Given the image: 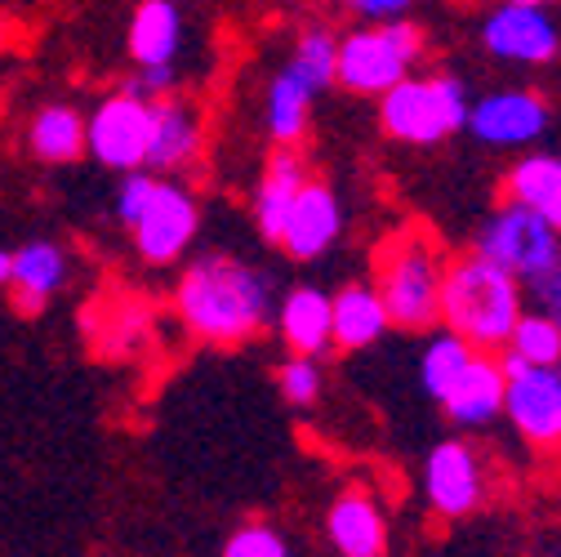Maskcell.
Instances as JSON below:
<instances>
[{
  "instance_id": "cell-20",
  "label": "cell",
  "mask_w": 561,
  "mask_h": 557,
  "mask_svg": "<svg viewBox=\"0 0 561 557\" xmlns=\"http://www.w3.org/2000/svg\"><path fill=\"white\" fill-rule=\"evenodd\" d=\"M183 49V14L174 0H138L129 19V58L138 67L174 62Z\"/></svg>"
},
{
  "instance_id": "cell-19",
  "label": "cell",
  "mask_w": 561,
  "mask_h": 557,
  "mask_svg": "<svg viewBox=\"0 0 561 557\" xmlns=\"http://www.w3.org/2000/svg\"><path fill=\"white\" fill-rule=\"evenodd\" d=\"M325 535H330L334 553H343V557H379L388 548V522L375 509V500L362 491H347L330 504Z\"/></svg>"
},
{
  "instance_id": "cell-24",
  "label": "cell",
  "mask_w": 561,
  "mask_h": 557,
  "mask_svg": "<svg viewBox=\"0 0 561 557\" xmlns=\"http://www.w3.org/2000/svg\"><path fill=\"white\" fill-rule=\"evenodd\" d=\"M508 201L530 205L535 215H543L561 232V157H548V152L522 157L508 174Z\"/></svg>"
},
{
  "instance_id": "cell-29",
  "label": "cell",
  "mask_w": 561,
  "mask_h": 557,
  "mask_svg": "<svg viewBox=\"0 0 561 557\" xmlns=\"http://www.w3.org/2000/svg\"><path fill=\"white\" fill-rule=\"evenodd\" d=\"M276 379H280V393H286V401H295V406H312L321 397V366H317V357L295 353L286 366H280Z\"/></svg>"
},
{
  "instance_id": "cell-4",
  "label": "cell",
  "mask_w": 561,
  "mask_h": 557,
  "mask_svg": "<svg viewBox=\"0 0 561 557\" xmlns=\"http://www.w3.org/2000/svg\"><path fill=\"white\" fill-rule=\"evenodd\" d=\"M468 90L455 77H428V81H397L392 90L379 94V121L397 144L410 148H433L442 138H450L455 129L468 125Z\"/></svg>"
},
{
  "instance_id": "cell-14",
  "label": "cell",
  "mask_w": 561,
  "mask_h": 557,
  "mask_svg": "<svg viewBox=\"0 0 561 557\" xmlns=\"http://www.w3.org/2000/svg\"><path fill=\"white\" fill-rule=\"evenodd\" d=\"M504 393H508L504 362L485 357L477 348L472 362L463 366V375L455 379V388L442 397V410H446V420L459 424V429H481V424L495 420V414H504Z\"/></svg>"
},
{
  "instance_id": "cell-1",
  "label": "cell",
  "mask_w": 561,
  "mask_h": 557,
  "mask_svg": "<svg viewBox=\"0 0 561 557\" xmlns=\"http://www.w3.org/2000/svg\"><path fill=\"white\" fill-rule=\"evenodd\" d=\"M179 317L205 343H245L272 321V276L232 254H201L179 276Z\"/></svg>"
},
{
  "instance_id": "cell-17",
  "label": "cell",
  "mask_w": 561,
  "mask_h": 557,
  "mask_svg": "<svg viewBox=\"0 0 561 557\" xmlns=\"http://www.w3.org/2000/svg\"><path fill=\"white\" fill-rule=\"evenodd\" d=\"M276 326H280V339L290 343V353L321 357L334 348V299L317 286H295L280 299Z\"/></svg>"
},
{
  "instance_id": "cell-3",
  "label": "cell",
  "mask_w": 561,
  "mask_h": 557,
  "mask_svg": "<svg viewBox=\"0 0 561 557\" xmlns=\"http://www.w3.org/2000/svg\"><path fill=\"white\" fill-rule=\"evenodd\" d=\"M442 272L446 268L437 259V246L419 228L392 237L379 250L375 291L383 295V308H388L392 326L428 330L433 321H442Z\"/></svg>"
},
{
  "instance_id": "cell-18",
  "label": "cell",
  "mask_w": 561,
  "mask_h": 557,
  "mask_svg": "<svg viewBox=\"0 0 561 557\" xmlns=\"http://www.w3.org/2000/svg\"><path fill=\"white\" fill-rule=\"evenodd\" d=\"M304 183H308V170L295 157V148H276L267 170H263V179H259V192H254V224H259L263 241L280 246V232H286V219H290V205H295Z\"/></svg>"
},
{
  "instance_id": "cell-34",
  "label": "cell",
  "mask_w": 561,
  "mask_h": 557,
  "mask_svg": "<svg viewBox=\"0 0 561 557\" xmlns=\"http://www.w3.org/2000/svg\"><path fill=\"white\" fill-rule=\"evenodd\" d=\"M522 5H548V0H522Z\"/></svg>"
},
{
  "instance_id": "cell-12",
  "label": "cell",
  "mask_w": 561,
  "mask_h": 557,
  "mask_svg": "<svg viewBox=\"0 0 561 557\" xmlns=\"http://www.w3.org/2000/svg\"><path fill=\"white\" fill-rule=\"evenodd\" d=\"M339 232H343V205H339L334 187L321 179H308L290 205L286 232H280V250L299 263H308V259H321L339 241Z\"/></svg>"
},
{
  "instance_id": "cell-8",
  "label": "cell",
  "mask_w": 561,
  "mask_h": 557,
  "mask_svg": "<svg viewBox=\"0 0 561 557\" xmlns=\"http://www.w3.org/2000/svg\"><path fill=\"white\" fill-rule=\"evenodd\" d=\"M504 375H508L504 414L513 420V429L535 446H557L561 442V371L535 366L508 348Z\"/></svg>"
},
{
  "instance_id": "cell-25",
  "label": "cell",
  "mask_w": 561,
  "mask_h": 557,
  "mask_svg": "<svg viewBox=\"0 0 561 557\" xmlns=\"http://www.w3.org/2000/svg\"><path fill=\"white\" fill-rule=\"evenodd\" d=\"M472 353H477V348L459 330H450V326H446V334H433L428 348H424V357H419V379H424V393L442 401L455 388V379L463 375V366L472 362Z\"/></svg>"
},
{
  "instance_id": "cell-15",
  "label": "cell",
  "mask_w": 561,
  "mask_h": 557,
  "mask_svg": "<svg viewBox=\"0 0 561 557\" xmlns=\"http://www.w3.org/2000/svg\"><path fill=\"white\" fill-rule=\"evenodd\" d=\"M205 144V125L201 112L187 99H157V116H152V148H148V170L157 174H179L201 157Z\"/></svg>"
},
{
  "instance_id": "cell-7",
  "label": "cell",
  "mask_w": 561,
  "mask_h": 557,
  "mask_svg": "<svg viewBox=\"0 0 561 557\" xmlns=\"http://www.w3.org/2000/svg\"><path fill=\"white\" fill-rule=\"evenodd\" d=\"M477 250L485 259L504 263L517 282H530V276H539V272L561 263V232L543 215H535L530 205L508 201L504 211L490 215V224L481 228Z\"/></svg>"
},
{
  "instance_id": "cell-9",
  "label": "cell",
  "mask_w": 561,
  "mask_h": 557,
  "mask_svg": "<svg viewBox=\"0 0 561 557\" xmlns=\"http://www.w3.org/2000/svg\"><path fill=\"white\" fill-rule=\"evenodd\" d=\"M196 228H201L196 196L183 183L157 179V187H152V196L144 205V215H138L125 232L134 237V250L144 254L148 263H174L196 241Z\"/></svg>"
},
{
  "instance_id": "cell-23",
  "label": "cell",
  "mask_w": 561,
  "mask_h": 557,
  "mask_svg": "<svg viewBox=\"0 0 561 557\" xmlns=\"http://www.w3.org/2000/svg\"><path fill=\"white\" fill-rule=\"evenodd\" d=\"M392 326L383 295L375 286H343L334 295V348H370L375 339H383V330Z\"/></svg>"
},
{
  "instance_id": "cell-33",
  "label": "cell",
  "mask_w": 561,
  "mask_h": 557,
  "mask_svg": "<svg viewBox=\"0 0 561 557\" xmlns=\"http://www.w3.org/2000/svg\"><path fill=\"white\" fill-rule=\"evenodd\" d=\"M10 276H14V250H0V291H10Z\"/></svg>"
},
{
  "instance_id": "cell-30",
  "label": "cell",
  "mask_w": 561,
  "mask_h": 557,
  "mask_svg": "<svg viewBox=\"0 0 561 557\" xmlns=\"http://www.w3.org/2000/svg\"><path fill=\"white\" fill-rule=\"evenodd\" d=\"M179 86V72H174V62H152V67H138V72L125 81L129 94H144V99H165L174 94Z\"/></svg>"
},
{
  "instance_id": "cell-22",
  "label": "cell",
  "mask_w": 561,
  "mask_h": 557,
  "mask_svg": "<svg viewBox=\"0 0 561 557\" xmlns=\"http://www.w3.org/2000/svg\"><path fill=\"white\" fill-rule=\"evenodd\" d=\"M312 86L295 72V67H280L267 86V99H263V125L272 134L276 148H295L299 138L308 134V107H312Z\"/></svg>"
},
{
  "instance_id": "cell-10",
  "label": "cell",
  "mask_w": 561,
  "mask_h": 557,
  "mask_svg": "<svg viewBox=\"0 0 561 557\" xmlns=\"http://www.w3.org/2000/svg\"><path fill=\"white\" fill-rule=\"evenodd\" d=\"M481 45L504 58V62H526L543 67L561 54V32L548 19L543 5H522V0H504L500 10H490L481 23Z\"/></svg>"
},
{
  "instance_id": "cell-26",
  "label": "cell",
  "mask_w": 561,
  "mask_h": 557,
  "mask_svg": "<svg viewBox=\"0 0 561 557\" xmlns=\"http://www.w3.org/2000/svg\"><path fill=\"white\" fill-rule=\"evenodd\" d=\"M286 67H295V72L321 94L325 86L339 81V36L325 32V27H308V32H299L295 54H290Z\"/></svg>"
},
{
  "instance_id": "cell-13",
  "label": "cell",
  "mask_w": 561,
  "mask_h": 557,
  "mask_svg": "<svg viewBox=\"0 0 561 557\" xmlns=\"http://www.w3.org/2000/svg\"><path fill=\"white\" fill-rule=\"evenodd\" d=\"M424 496L437 518H463L481 504V464L472 446L442 442L424 464Z\"/></svg>"
},
{
  "instance_id": "cell-6",
  "label": "cell",
  "mask_w": 561,
  "mask_h": 557,
  "mask_svg": "<svg viewBox=\"0 0 561 557\" xmlns=\"http://www.w3.org/2000/svg\"><path fill=\"white\" fill-rule=\"evenodd\" d=\"M152 116H157V99L129 94V90L107 94V99L94 107V116H85V152H90L103 170H112V174H125V170L148 166Z\"/></svg>"
},
{
  "instance_id": "cell-27",
  "label": "cell",
  "mask_w": 561,
  "mask_h": 557,
  "mask_svg": "<svg viewBox=\"0 0 561 557\" xmlns=\"http://www.w3.org/2000/svg\"><path fill=\"white\" fill-rule=\"evenodd\" d=\"M508 348L517 357L535 362V366H561V326L552 317H543L539 308L522 312L513 334H508Z\"/></svg>"
},
{
  "instance_id": "cell-16",
  "label": "cell",
  "mask_w": 561,
  "mask_h": 557,
  "mask_svg": "<svg viewBox=\"0 0 561 557\" xmlns=\"http://www.w3.org/2000/svg\"><path fill=\"white\" fill-rule=\"evenodd\" d=\"M62 282H67V254L54 241H27L14 250V276H10L14 312L41 317L49 299L62 291Z\"/></svg>"
},
{
  "instance_id": "cell-28",
  "label": "cell",
  "mask_w": 561,
  "mask_h": 557,
  "mask_svg": "<svg viewBox=\"0 0 561 557\" xmlns=\"http://www.w3.org/2000/svg\"><path fill=\"white\" fill-rule=\"evenodd\" d=\"M286 539H280L276 526H263V522H250V526H237L224 544L228 557H286Z\"/></svg>"
},
{
  "instance_id": "cell-21",
  "label": "cell",
  "mask_w": 561,
  "mask_h": 557,
  "mask_svg": "<svg viewBox=\"0 0 561 557\" xmlns=\"http://www.w3.org/2000/svg\"><path fill=\"white\" fill-rule=\"evenodd\" d=\"M27 152L45 166H72L85 152V116L72 103H45L27 121Z\"/></svg>"
},
{
  "instance_id": "cell-5",
  "label": "cell",
  "mask_w": 561,
  "mask_h": 557,
  "mask_svg": "<svg viewBox=\"0 0 561 557\" xmlns=\"http://www.w3.org/2000/svg\"><path fill=\"white\" fill-rule=\"evenodd\" d=\"M424 54V36L419 27H410L405 19H388V23H370L362 32H347L339 41V86H347L353 94H383L397 81L410 77V67Z\"/></svg>"
},
{
  "instance_id": "cell-31",
  "label": "cell",
  "mask_w": 561,
  "mask_h": 557,
  "mask_svg": "<svg viewBox=\"0 0 561 557\" xmlns=\"http://www.w3.org/2000/svg\"><path fill=\"white\" fill-rule=\"evenodd\" d=\"M526 291H530L535 308L561 326V263H557V268H548V272H539V276H530Z\"/></svg>"
},
{
  "instance_id": "cell-11",
  "label": "cell",
  "mask_w": 561,
  "mask_h": 557,
  "mask_svg": "<svg viewBox=\"0 0 561 557\" xmlns=\"http://www.w3.org/2000/svg\"><path fill=\"white\" fill-rule=\"evenodd\" d=\"M485 148H522L548 129V103L535 90H500L468 107L463 125Z\"/></svg>"
},
{
  "instance_id": "cell-32",
  "label": "cell",
  "mask_w": 561,
  "mask_h": 557,
  "mask_svg": "<svg viewBox=\"0 0 561 557\" xmlns=\"http://www.w3.org/2000/svg\"><path fill=\"white\" fill-rule=\"evenodd\" d=\"M414 0H347V10L366 23H388V19H405V10Z\"/></svg>"
},
{
  "instance_id": "cell-2",
  "label": "cell",
  "mask_w": 561,
  "mask_h": 557,
  "mask_svg": "<svg viewBox=\"0 0 561 557\" xmlns=\"http://www.w3.org/2000/svg\"><path fill=\"white\" fill-rule=\"evenodd\" d=\"M522 312V282L481 250L455 259L442 272V321L481 353L504 348Z\"/></svg>"
}]
</instances>
